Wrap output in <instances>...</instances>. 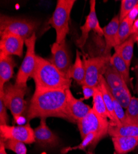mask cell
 I'll return each mask as SVG.
<instances>
[{
    "mask_svg": "<svg viewBox=\"0 0 138 154\" xmlns=\"http://www.w3.org/2000/svg\"><path fill=\"white\" fill-rule=\"evenodd\" d=\"M136 78H137V82L136 84H138V60L136 62Z\"/></svg>",
    "mask_w": 138,
    "mask_h": 154,
    "instance_id": "cell-37",
    "label": "cell"
},
{
    "mask_svg": "<svg viewBox=\"0 0 138 154\" xmlns=\"http://www.w3.org/2000/svg\"><path fill=\"white\" fill-rule=\"evenodd\" d=\"M116 154H127L138 146V137L118 136L112 137Z\"/></svg>",
    "mask_w": 138,
    "mask_h": 154,
    "instance_id": "cell-18",
    "label": "cell"
},
{
    "mask_svg": "<svg viewBox=\"0 0 138 154\" xmlns=\"http://www.w3.org/2000/svg\"><path fill=\"white\" fill-rule=\"evenodd\" d=\"M89 3V13L88 16L86 17L84 24L81 27V35L79 39H78L76 41L78 46L81 49L84 46L85 44L86 43L87 38H88L89 36V34L91 31L92 30L99 36H104L103 28H102L101 26H100L96 14V2L95 0H91Z\"/></svg>",
    "mask_w": 138,
    "mask_h": 154,
    "instance_id": "cell-10",
    "label": "cell"
},
{
    "mask_svg": "<svg viewBox=\"0 0 138 154\" xmlns=\"http://www.w3.org/2000/svg\"><path fill=\"white\" fill-rule=\"evenodd\" d=\"M136 42H137V44H138V35H137V38H136Z\"/></svg>",
    "mask_w": 138,
    "mask_h": 154,
    "instance_id": "cell-39",
    "label": "cell"
},
{
    "mask_svg": "<svg viewBox=\"0 0 138 154\" xmlns=\"http://www.w3.org/2000/svg\"><path fill=\"white\" fill-rule=\"evenodd\" d=\"M127 124L138 126V98L132 97L130 103L125 112Z\"/></svg>",
    "mask_w": 138,
    "mask_h": 154,
    "instance_id": "cell-26",
    "label": "cell"
},
{
    "mask_svg": "<svg viewBox=\"0 0 138 154\" xmlns=\"http://www.w3.org/2000/svg\"><path fill=\"white\" fill-rule=\"evenodd\" d=\"M96 137H97V134L95 132H91L82 139V141L79 145L73 147H68L64 149V150H63L62 153H67L68 151L73 150H78V149L84 150L87 146L92 145V144L95 140Z\"/></svg>",
    "mask_w": 138,
    "mask_h": 154,
    "instance_id": "cell-30",
    "label": "cell"
},
{
    "mask_svg": "<svg viewBox=\"0 0 138 154\" xmlns=\"http://www.w3.org/2000/svg\"><path fill=\"white\" fill-rule=\"evenodd\" d=\"M0 154H7L3 141L0 140Z\"/></svg>",
    "mask_w": 138,
    "mask_h": 154,
    "instance_id": "cell-36",
    "label": "cell"
},
{
    "mask_svg": "<svg viewBox=\"0 0 138 154\" xmlns=\"http://www.w3.org/2000/svg\"><path fill=\"white\" fill-rule=\"evenodd\" d=\"M82 91L84 94V100H87L90 99L91 97L94 96L95 93V88L90 87L86 85L82 86Z\"/></svg>",
    "mask_w": 138,
    "mask_h": 154,
    "instance_id": "cell-33",
    "label": "cell"
},
{
    "mask_svg": "<svg viewBox=\"0 0 138 154\" xmlns=\"http://www.w3.org/2000/svg\"><path fill=\"white\" fill-rule=\"evenodd\" d=\"M35 143L44 148H52L59 144V137L47 126L46 119H41L39 125L34 130Z\"/></svg>",
    "mask_w": 138,
    "mask_h": 154,
    "instance_id": "cell-13",
    "label": "cell"
},
{
    "mask_svg": "<svg viewBox=\"0 0 138 154\" xmlns=\"http://www.w3.org/2000/svg\"><path fill=\"white\" fill-rule=\"evenodd\" d=\"M120 23L119 15H117L113 17L110 22L103 28L105 43L103 55L111 56L112 48H114L118 45V32Z\"/></svg>",
    "mask_w": 138,
    "mask_h": 154,
    "instance_id": "cell-15",
    "label": "cell"
},
{
    "mask_svg": "<svg viewBox=\"0 0 138 154\" xmlns=\"http://www.w3.org/2000/svg\"><path fill=\"white\" fill-rule=\"evenodd\" d=\"M76 0H58L56 8L49 23L55 30L56 43L61 44L66 40L69 33V22L71 11Z\"/></svg>",
    "mask_w": 138,
    "mask_h": 154,
    "instance_id": "cell-3",
    "label": "cell"
},
{
    "mask_svg": "<svg viewBox=\"0 0 138 154\" xmlns=\"http://www.w3.org/2000/svg\"><path fill=\"white\" fill-rule=\"evenodd\" d=\"M9 117L6 111V106L2 98H0V125H8Z\"/></svg>",
    "mask_w": 138,
    "mask_h": 154,
    "instance_id": "cell-32",
    "label": "cell"
},
{
    "mask_svg": "<svg viewBox=\"0 0 138 154\" xmlns=\"http://www.w3.org/2000/svg\"><path fill=\"white\" fill-rule=\"evenodd\" d=\"M58 117L73 122L67 107L64 89L36 88L30 100L27 114L30 121L35 118Z\"/></svg>",
    "mask_w": 138,
    "mask_h": 154,
    "instance_id": "cell-1",
    "label": "cell"
},
{
    "mask_svg": "<svg viewBox=\"0 0 138 154\" xmlns=\"http://www.w3.org/2000/svg\"><path fill=\"white\" fill-rule=\"evenodd\" d=\"M138 16V4L136 5L131 12L128 14L126 19L133 25L134 21L137 19V16Z\"/></svg>",
    "mask_w": 138,
    "mask_h": 154,
    "instance_id": "cell-34",
    "label": "cell"
},
{
    "mask_svg": "<svg viewBox=\"0 0 138 154\" xmlns=\"http://www.w3.org/2000/svg\"><path fill=\"white\" fill-rule=\"evenodd\" d=\"M39 22L29 19L1 15L0 35L13 33L26 41L30 38L39 26Z\"/></svg>",
    "mask_w": 138,
    "mask_h": 154,
    "instance_id": "cell-4",
    "label": "cell"
},
{
    "mask_svg": "<svg viewBox=\"0 0 138 154\" xmlns=\"http://www.w3.org/2000/svg\"><path fill=\"white\" fill-rule=\"evenodd\" d=\"M110 62L120 74L127 85L128 86H131V83L130 75V69L128 67L126 62L121 57V56L118 53L115 52V53L111 56Z\"/></svg>",
    "mask_w": 138,
    "mask_h": 154,
    "instance_id": "cell-23",
    "label": "cell"
},
{
    "mask_svg": "<svg viewBox=\"0 0 138 154\" xmlns=\"http://www.w3.org/2000/svg\"><path fill=\"white\" fill-rule=\"evenodd\" d=\"M0 137L3 141L12 139L27 144L35 143L34 131L29 123L16 126L0 125Z\"/></svg>",
    "mask_w": 138,
    "mask_h": 154,
    "instance_id": "cell-9",
    "label": "cell"
},
{
    "mask_svg": "<svg viewBox=\"0 0 138 154\" xmlns=\"http://www.w3.org/2000/svg\"><path fill=\"white\" fill-rule=\"evenodd\" d=\"M111 56L102 55L90 58L83 57L82 60L85 70L84 85L92 88L98 86L100 76L104 75L106 68L110 63Z\"/></svg>",
    "mask_w": 138,
    "mask_h": 154,
    "instance_id": "cell-8",
    "label": "cell"
},
{
    "mask_svg": "<svg viewBox=\"0 0 138 154\" xmlns=\"http://www.w3.org/2000/svg\"><path fill=\"white\" fill-rule=\"evenodd\" d=\"M137 45H138V44H137Z\"/></svg>",
    "mask_w": 138,
    "mask_h": 154,
    "instance_id": "cell-40",
    "label": "cell"
},
{
    "mask_svg": "<svg viewBox=\"0 0 138 154\" xmlns=\"http://www.w3.org/2000/svg\"><path fill=\"white\" fill-rule=\"evenodd\" d=\"M138 4V0H122L119 14L120 22H121L127 17L133 8Z\"/></svg>",
    "mask_w": 138,
    "mask_h": 154,
    "instance_id": "cell-29",
    "label": "cell"
},
{
    "mask_svg": "<svg viewBox=\"0 0 138 154\" xmlns=\"http://www.w3.org/2000/svg\"><path fill=\"white\" fill-rule=\"evenodd\" d=\"M3 143L6 149L13 151L16 154H27V147L24 143L12 139L5 140Z\"/></svg>",
    "mask_w": 138,
    "mask_h": 154,
    "instance_id": "cell-28",
    "label": "cell"
},
{
    "mask_svg": "<svg viewBox=\"0 0 138 154\" xmlns=\"http://www.w3.org/2000/svg\"><path fill=\"white\" fill-rule=\"evenodd\" d=\"M31 77L36 88L66 90L71 86V79L63 74L49 60L39 56L36 57L35 67Z\"/></svg>",
    "mask_w": 138,
    "mask_h": 154,
    "instance_id": "cell-2",
    "label": "cell"
},
{
    "mask_svg": "<svg viewBox=\"0 0 138 154\" xmlns=\"http://www.w3.org/2000/svg\"><path fill=\"white\" fill-rule=\"evenodd\" d=\"M37 36L35 33L25 41L27 51L24 60L17 74L16 85L22 88H27V82L29 77H31L35 67L36 57L35 54V43Z\"/></svg>",
    "mask_w": 138,
    "mask_h": 154,
    "instance_id": "cell-7",
    "label": "cell"
},
{
    "mask_svg": "<svg viewBox=\"0 0 138 154\" xmlns=\"http://www.w3.org/2000/svg\"><path fill=\"white\" fill-rule=\"evenodd\" d=\"M65 91L68 112L74 123H77L84 118L92 109L88 105L84 104L81 100L75 97L70 89H66Z\"/></svg>",
    "mask_w": 138,
    "mask_h": 154,
    "instance_id": "cell-14",
    "label": "cell"
},
{
    "mask_svg": "<svg viewBox=\"0 0 138 154\" xmlns=\"http://www.w3.org/2000/svg\"><path fill=\"white\" fill-rule=\"evenodd\" d=\"M110 91L113 96L118 100L123 108H128L132 98L128 86L122 87L117 89H114V90H111L110 89Z\"/></svg>",
    "mask_w": 138,
    "mask_h": 154,
    "instance_id": "cell-25",
    "label": "cell"
},
{
    "mask_svg": "<svg viewBox=\"0 0 138 154\" xmlns=\"http://www.w3.org/2000/svg\"><path fill=\"white\" fill-rule=\"evenodd\" d=\"M103 76L109 88L111 90L117 89L124 86H128L122 78V76L115 68L111 65L110 62L106 68Z\"/></svg>",
    "mask_w": 138,
    "mask_h": 154,
    "instance_id": "cell-21",
    "label": "cell"
},
{
    "mask_svg": "<svg viewBox=\"0 0 138 154\" xmlns=\"http://www.w3.org/2000/svg\"><path fill=\"white\" fill-rule=\"evenodd\" d=\"M112 100H113V104H114V108L117 115V118L120 120V123L122 125L127 124V119H126V115L125 112L123 110V107L120 105V104L116 100V99L112 95Z\"/></svg>",
    "mask_w": 138,
    "mask_h": 154,
    "instance_id": "cell-31",
    "label": "cell"
},
{
    "mask_svg": "<svg viewBox=\"0 0 138 154\" xmlns=\"http://www.w3.org/2000/svg\"><path fill=\"white\" fill-rule=\"evenodd\" d=\"M136 91H137V96H138V84H136Z\"/></svg>",
    "mask_w": 138,
    "mask_h": 154,
    "instance_id": "cell-38",
    "label": "cell"
},
{
    "mask_svg": "<svg viewBox=\"0 0 138 154\" xmlns=\"http://www.w3.org/2000/svg\"><path fill=\"white\" fill-rule=\"evenodd\" d=\"M51 53L52 57L50 62L63 74L68 76L69 70L72 66L66 40L61 44L54 43L51 46Z\"/></svg>",
    "mask_w": 138,
    "mask_h": 154,
    "instance_id": "cell-11",
    "label": "cell"
},
{
    "mask_svg": "<svg viewBox=\"0 0 138 154\" xmlns=\"http://www.w3.org/2000/svg\"><path fill=\"white\" fill-rule=\"evenodd\" d=\"M15 66L12 56L0 57V92L3 91L5 84L13 76Z\"/></svg>",
    "mask_w": 138,
    "mask_h": 154,
    "instance_id": "cell-17",
    "label": "cell"
},
{
    "mask_svg": "<svg viewBox=\"0 0 138 154\" xmlns=\"http://www.w3.org/2000/svg\"><path fill=\"white\" fill-rule=\"evenodd\" d=\"M27 88H22L16 84H8L5 86L4 90L0 92V98H2L6 107L9 109L17 122L22 113L26 109V101L24 96Z\"/></svg>",
    "mask_w": 138,
    "mask_h": 154,
    "instance_id": "cell-6",
    "label": "cell"
},
{
    "mask_svg": "<svg viewBox=\"0 0 138 154\" xmlns=\"http://www.w3.org/2000/svg\"><path fill=\"white\" fill-rule=\"evenodd\" d=\"M137 36V34L131 35L127 40L114 48L115 52L118 53L124 60L129 69L130 68L133 56L134 46L136 42Z\"/></svg>",
    "mask_w": 138,
    "mask_h": 154,
    "instance_id": "cell-19",
    "label": "cell"
},
{
    "mask_svg": "<svg viewBox=\"0 0 138 154\" xmlns=\"http://www.w3.org/2000/svg\"><path fill=\"white\" fill-rule=\"evenodd\" d=\"M92 109L100 116L105 119H109L110 122L112 120L110 115L107 110L102 97V94L98 86L95 88V93L93 96Z\"/></svg>",
    "mask_w": 138,
    "mask_h": 154,
    "instance_id": "cell-24",
    "label": "cell"
},
{
    "mask_svg": "<svg viewBox=\"0 0 138 154\" xmlns=\"http://www.w3.org/2000/svg\"><path fill=\"white\" fill-rule=\"evenodd\" d=\"M137 34L138 35V18L134 21L133 27H132V35Z\"/></svg>",
    "mask_w": 138,
    "mask_h": 154,
    "instance_id": "cell-35",
    "label": "cell"
},
{
    "mask_svg": "<svg viewBox=\"0 0 138 154\" xmlns=\"http://www.w3.org/2000/svg\"><path fill=\"white\" fill-rule=\"evenodd\" d=\"M25 40L21 36L13 33L1 35L0 40V57L23 55Z\"/></svg>",
    "mask_w": 138,
    "mask_h": 154,
    "instance_id": "cell-12",
    "label": "cell"
},
{
    "mask_svg": "<svg viewBox=\"0 0 138 154\" xmlns=\"http://www.w3.org/2000/svg\"><path fill=\"white\" fill-rule=\"evenodd\" d=\"M68 76L70 79H73L81 86H83L85 76V70L83 60L81 58L79 51H76V59L74 63L70 68Z\"/></svg>",
    "mask_w": 138,
    "mask_h": 154,
    "instance_id": "cell-22",
    "label": "cell"
},
{
    "mask_svg": "<svg viewBox=\"0 0 138 154\" xmlns=\"http://www.w3.org/2000/svg\"><path fill=\"white\" fill-rule=\"evenodd\" d=\"M108 134L111 137H138V126L128 123L118 125L112 124L109 122Z\"/></svg>",
    "mask_w": 138,
    "mask_h": 154,
    "instance_id": "cell-20",
    "label": "cell"
},
{
    "mask_svg": "<svg viewBox=\"0 0 138 154\" xmlns=\"http://www.w3.org/2000/svg\"><path fill=\"white\" fill-rule=\"evenodd\" d=\"M133 25L126 18L120 22L118 32V45L127 40L132 35Z\"/></svg>",
    "mask_w": 138,
    "mask_h": 154,
    "instance_id": "cell-27",
    "label": "cell"
},
{
    "mask_svg": "<svg viewBox=\"0 0 138 154\" xmlns=\"http://www.w3.org/2000/svg\"><path fill=\"white\" fill-rule=\"evenodd\" d=\"M77 124L82 139L91 132L96 133L97 137L91 145L92 147L108 134L109 122L107 119L100 116L92 109Z\"/></svg>",
    "mask_w": 138,
    "mask_h": 154,
    "instance_id": "cell-5",
    "label": "cell"
},
{
    "mask_svg": "<svg viewBox=\"0 0 138 154\" xmlns=\"http://www.w3.org/2000/svg\"><path fill=\"white\" fill-rule=\"evenodd\" d=\"M98 86L100 88V91L102 94V97L104 100V102L105 104V106L107 107V110L109 112L110 116L112 119V120L110 122L112 124L120 125H122L118 119L117 118V115L115 114L114 108V104H113V100H112V94L110 91L109 87L104 79L103 75H100L99 78V84Z\"/></svg>",
    "mask_w": 138,
    "mask_h": 154,
    "instance_id": "cell-16",
    "label": "cell"
}]
</instances>
